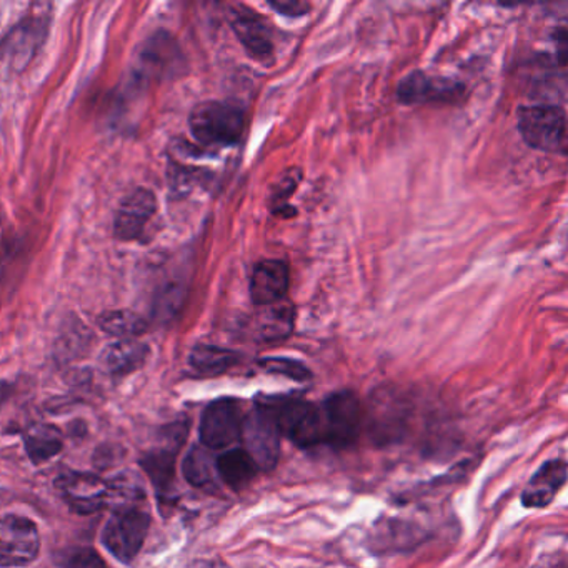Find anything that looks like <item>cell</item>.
Here are the masks:
<instances>
[{"instance_id":"6da1fadb","label":"cell","mask_w":568,"mask_h":568,"mask_svg":"<svg viewBox=\"0 0 568 568\" xmlns=\"http://www.w3.org/2000/svg\"><path fill=\"white\" fill-rule=\"evenodd\" d=\"M257 404L271 412L282 437H287L298 448L308 450L324 445V427L318 405L292 395H261Z\"/></svg>"},{"instance_id":"7a4b0ae2","label":"cell","mask_w":568,"mask_h":568,"mask_svg":"<svg viewBox=\"0 0 568 568\" xmlns=\"http://www.w3.org/2000/svg\"><path fill=\"white\" fill-rule=\"evenodd\" d=\"M192 135L209 148L237 144L245 131L242 109L227 102L209 101L195 105L189 119Z\"/></svg>"},{"instance_id":"3957f363","label":"cell","mask_w":568,"mask_h":568,"mask_svg":"<svg viewBox=\"0 0 568 568\" xmlns=\"http://www.w3.org/2000/svg\"><path fill=\"white\" fill-rule=\"evenodd\" d=\"M324 427V445L351 447L361 434L362 405L351 390L334 392L318 405Z\"/></svg>"},{"instance_id":"277c9868","label":"cell","mask_w":568,"mask_h":568,"mask_svg":"<svg viewBox=\"0 0 568 568\" xmlns=\"http://www.w3.org/2000/svg\"><path fill=\"white\" fill-rule=\"evenodd\" d=\"M518 132L525 144L544 152H564L567 118L557 105H531L518 111Z\"/></svg>"},{"instance_id":"5b68a950","label":"cell","mask_w":568,"mask_h":568,"mask_svg":"<svg viewBox=\"0 0 568 568\" xmlns=\"http://www.w3.org/2000/svg\"><path fill=\"white\" fill-rule=\"evenodd\" d=\"M281 432L267 408L255 404L254 410L245 415L241 438L245 452L251 455L258 470L272 471L281 457Z\"/></svg>"},{"instance_id":"8992f818","label":"cell","mask_w":568,"mask_h":568,"mask_svg":"<svg viewBox=\"0 0 568 568\" xmlns=\"http://www.w3.org/2000/svg\"><path fill=\"white\" fill-rule=\"evenodd\" d=\"M151 517L139 508L115 511L102 530V544L118 560L131 564L144 545Z\"/></svg>"},{"instance_id":"52a82bcc","label":"cell","mask_w":568,"mask_h":568,"mask_svg":"<svg viewBox=\"0 0 568 568\" xmlns=\"http://www.w3.org/2000/svg\"><path fill=\"white\" fill-rule=\"evenodd\" d=\"M55 488L72 510L84 515L108 507L115 491H122V485L109 484L104 478L88 471H65L55 480Z\"/></svg>"},{"instance_id":"ba28073f","label":"cell","mask_w":568,"mask_h":568,"mask_svg":"<svg viewBox=\"0 0 568 568\" xmlns=\"http://www.w3.org/2000/svg\"><path fill=\"white\" fill-rule=\"evenodd\" d=\"M41 537L34 521L19 515L0 520V567H26L38 558Z\"/></svg>"},{"instance_id":"9c48e42d","label":"cell","mask_w":568,"mask_h":568,"mask_svg":"<svg viewBox=\"0 0 568 568\" xmlns=\"http://www.w3.org/2000/svg\"><path fill=\"white\" fill-rule=\"evenodd\" d=\"M245 415L235 398H217L205 407L201 420V442L205 448L221 450L241 438Z\"/></svg>"},{"instance_id":"30bf717a","label":"cell","mask_w":568,"mask_h":568,"mask_svg":"<svg viewBox=\"0 0 568 568\" xmlns=\"http://www.w3.org/2000/svg\"><path fill=\"white\" fill-rule=\"evenodd\" d=\"M464 94V85L447 78H435L425 72H412L397 85V99L402 104H440L455 102Z\"/></svg>"},{"instance_id":"8fae6325","label":"cell","mask_w":568,"mask_h":568,"mask_svg":"<svg viewBox=\"0 0 568 568\" xmlns=\"http://www.w3.org/2000/svg\"><path fill=\"white\" fill-rule=\"evenodd\" d=\"M231 24L247 54L261 64L274 61V34L264 18L251 9L235 8L231 12Z\"/></svg>"},{"instance_id":"7c38bea8","label":"cell","mask_w":568,"mask_h":568,"mask_svg":"<svg viewBox=\"0 0 568 568\" xmlns=\"http://www.w3.org/2000/svg\"><path fill=\"white\" fill-rule=\"evenodd\" d=\"M158 212V199L148 189H135L122 201L115 215V237L121 241H135L144 234L151 219Z\"/></svg>"},{"instance_id":"4fadbf2b","label":"cell","mask_w":568,"mask_h":568,"mask_svg":"<svg viewBox=\"0 0 568 568\" xmlns=\"http://www.w3.org/2000/svg\"><path fill=\"white\" fill-rule=\"evenodd\" d=\"M291 285V274L285 262L268 258L254 268L251 281L252 302L258 307L284 301Z\"/></svg>"},{"instance_id":"5bb4252c","label":"cell","mask_w":568,"mask_h":568,"mask_svg":"<svg viewBox=\"0 0 568 568\" xmlns=\"http://www.w3.org/2000/svg\"><path fill=\"white\" fill-rule=\"evenodd\" d=\"M565 481H567V462L564 458L545 462L521 491V505L527 508L548 507L554 501L555 495L564 487Z\"/></svg>"},{"instance_id":"9a60e30c","label":"cell","mask_w":568,"mask_h":568,"mask_svg":"<svg viewBox=\"0 0 568 568\" xmlns=\"http://www.w3.org/2000/svg\"><path fill=\"white\" fill-rule=\"evenodd\" d=\"M184 438L185 435H178L164 448H158L142 457V468L148 471L161 501L168 500L174 494L175 458H178L179 448L184 444Z\"/></svg>"},{"instance_id":"2e32d148","label":"cell","mask_w":568,"mask_h":568,"mask_svg":"<svg viewBox=\"0 0 568 568\" xmlns=\"http://www.w3.org/2000/svg\"><path fill=\"white\" fill-rule=\"evenodd\" d=\"M149 357L148 345L141 344L135 338L119 341L109 345L102 354L101 361L105 371L114 377H124L141 368Z\"/></svg>"},{"instance_id":"e0dca14e","label":"cell","mask_w":568,"mask_h":568,"mask_svg":"<svg viewBox=\"0 0 568 568\" xmlns=\"http://www.w3.org/2000/svg\"><path fill=\"white\" fill-rule=\"evenodd\" d=\"M215 470L222 481L232 490H242V488L248 487L261 471L245 448H231V450L219 455L215 460Z\"/></svg>"},{"instance_id":"ac0fdd59","label":"cell","mask_w":568,"mask_h":568,"mask_svg":"<svg viewBox=\"0 0 568 568\" xmlns=\"http://www.w3.org/2000/svg\"><path fill=\"white\" fill-rule=\"evenodd\" d=\"M294 308L292 305L278 304L267 305L262 308V314H258L255 321V332L257 337L264 342H277L282 338H287L294 328Z\"/></svg>"},{"instance_id":"d6986e66","label":"cell","mask_w":568,"mask_h":568,"mask_svg":"<svg viewBox=\"0 0 568 568\" xmlns=\"http://www.w3.org/2000/svg\"><path fill=\"white\" fill-rule=\"evenodd\" d=\"M24 444L29 458L34 464H41L61 454L64 448V438L61 430L52 425H34L26 432Z\"/></svg>"},{"instance_id":"ffe728a7","label":"cell","mask_w":568,"mask_h":568,"mask_svg":"<svg viewBox=\"0 0 568 568\" xmlns=\"http://www.w3.org/2000/svg\"><path fill=\"white\" fill-rule=\"evenodd\" d=\"M191 367L204 377H215L231 371L239 362V355L229 348L215 347V345H197L191 352Z\"/></svg>"},{"instance_id":"44dd1931","label":"cell","mask_w":568,"mask_h":568,"mask_svg":"<svg viewBox=\"0 0 568 568\" xmlns=\"http://www.w3.org/2000/svg\"><path fill=\"white\" fill-rule=\"evenodd\" d=\"M99 327L109 335L128 341L144 334L148 331V321L135 312L111 311L99 317Z\"/></svg>"},{"instance_id":"7402d4cb","label":"cell","mask_w":568,"mask_h":568,"mask_svg":"<svg viewBox=\"0 0 568 568\" xmlns=\"http://www.w3.org/2000/svg\"><path fill=\"white\" fill-rule=\"evenodd\" d=\"M189 484L197 488H211L215 485V462L204 447H192L182 465Z\"/></svg>"},{"instance_id":"603a6c76","label":"cell","mask_w":568,"mask_h":568,"mask_svg":"<svg viewBox=\"0 0 568 568\" xmlns=\"http://www.w3.org/2000/svg\"><path fill=\"white\" fill-rule=\"evenodd\" d=\"M58 568H108L101 555L91 547H71L55 555Z\"/></svg>"},{"instance_id":"cb8c5ba5","label":"cell","mask_w":568,"mask_h":568,"mask_svg":"<svg viewBox=\"0 0 568 568\" xmlns=\"http://www.w3.org/2000/svg\"><path fill=\"white\" fill-rule=\"evenodd\" d=\"M258 365L268 374L284 375L295 382H307L312 378V372L302 362L294 361V358H262Z\"/></svg>"},{"instance_id":"d4e9b609","label":"cell","mask_w":568,"mask_h":568,"mask_svg":"<svg viewBox=\"0 0 568 568\" xmlns=\"http://www.w3.org/2000/svg\"><path fill=\"white\" fill-rule=\"evenodd\" d=\"M301 178L302 175L298 171L287 172V174L284 175V179L278 182L277 187L274 189V197H272V201L275 202V209L281 207V204H285V202L288 201L292 192L297 187Z\"/></svg>"},{"instance_id":"484cf974","label":"cell","mask_w":568,"mask_h":568,"mask_svg":"<svg viewBox=\"0 0 568 568\" xmlns=\"http://www.w3.org/2000/svg\"><path fill=\"white\" fill-rule=\"evenodd\" d=\"M268 8L277 11L278 14L288 16V18H302L311 11V6L301 0H272L268 2Z\"/></svg>"},{"instance_id":"4316f807","label":"cell","mask_w":568,"mask_h":568,"mask_svg":"<svg viewBox=\"0 0 568 568\" xmlns=\"http://www.w3.org/2000/svg\"><path fill=\"white\" fill-rule=\"evenodd\" d=\"M12 394V385L8 384V382H0V407L6 404L9 397Z\"/></svg>"}]
</instances>
